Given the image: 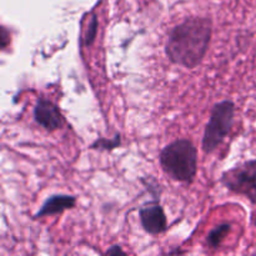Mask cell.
<instances>
[{"instance_id":"cell-1","label":"cell","mask_w":256,"mask_h":256,"mask_svg":"<svg viewBox=\"0 0 256 256\" xmlns=\"http://www.w3.org/2000/svg\"><path fill=\"white\" fill-rule=\"evenodd\" d=\"M212 34L209 18H188L169 32L165 52L172 64L194 69L206 55Z\"/></svg>"},{"instance_id":"cell-2","label":"cell","mask_w":256,"mask_h":256,"mask_svg":"<svg viewBox=\"0 0 256 256\" xmlns=\"http://www.w3.org/2000/svg\"><path fill=\"white\" fill-rule=\"evenodd\" d=\"M159 162L172 179L192 184L198 172V150L192 140H175L160 152Z\"/></svg>"},{"instance_id":"cell-3","label":"cell","mask_w":256,"mask_h":256,"mask_svg":"<svg viewBox=\"0 0 256 256\" xmlns=\"http://www.w3.org/2000/svg\"><path fill=\"white\" fill-rule=\"evenodd\" d=\"M234 118L235 105L232 100L216 102L212 106L202 142L205 154H212L222 144L232 130Z\"/></svg>"},{"instance_id":"cell-4","label":"cell","mask_w":256,"mask_h":256,"mask_svg":"<svg viewBox=\"0 0 256 256\" xmlns=\"http://www.w3.org/2000/svg\"><path fill=\"white\" fill-rule=\"evenodd\" d=\"M220 182L232 192L245 196L256 204V159L225 172Z\"/></svg>"},{"instance_id":"cell-5","label":"cell","mask_w":256,"mask_h":256,"mask_svg":"<svg viewBox=\"0 0 256 256\" xmlns=\"http://www.w3.org/2000/svg\"><path fill=\"white\" fill-rule=\"evenodd\" d=\"M32 114H34L35 122L48 132L62 129L65 124V119L60 112L59 108L45 98L38 99Z\"/></svg>"},{"instance_id":"cell-6","label":"cell","mask_w":256,"mask_h":256,"mask_svg":"<svg viewBox=\"0 0 256 256\" xmlns=\"http://www.w3.org/2000/svg\"><path fill=\"white\" fill-rule=\"evenodd\" d=\"M140 222L148 234L160 235L168 229V220L164 209L158 202H148L139 210Z\"/></svg>"},{"instance_id":"cell-7","label":"cell","mask_w":256,"mask_h":256,"mask_svg":"<svg viewBox=\"0 0 256 256\" xmlns=\"http://www.w3.org/2000/svg\"><path fill=\"white\" fill-rule=\"evenodd\" d=\"M76 204V199L72 195H52L42 204V209L35 214L34 219L48 216V215L62 214L65 210L72 209Z\"/></svg>"},{"instance_id":"cell-8","label":"cell","mask_w":256,"mask_h":256,"mask_svg":"<svg viewBox=\"0 0 256 256\" xmlns=\"http://www.w3.org/2000/svg\"><path fill=\"white\" fill-rule=\"evenodd\" d=\"M230 229H232V225L229 222H224V224H220L216 228H214L206 238L208 246L212 248V249H216L222 244V240L228 236Z\"/></svg>"},{"instance_id":"cell-9","label":"cell","mask_w":256,"mask_h":256,"mask_svg":"<svg viewBox=\"0 0 256 256\" xmlns=\"http://www.w3.org/2000/svg\"><path fill=\"white\" fill-rule=\"evenodd\" d=\"M105 254H106V255H114V254H124V255H125V252H122V248L119 246V245H114V246H112V248H110L109 250H106V252H105Z\"/></svg>"},{"instance_id":"cell-10","label":"cell","mask_w":256,"mask_h":256,"mask_svg":"<svg viewBox=\"0 0 256 256\" xmlns=\"http://www.w3.org/2000/svg\"><path fill=\"white\" fill-rule=\"evenodd\" d=\"M254 222H255V225H256V214L254 215Z\"/></svg>"}]
</instances>
